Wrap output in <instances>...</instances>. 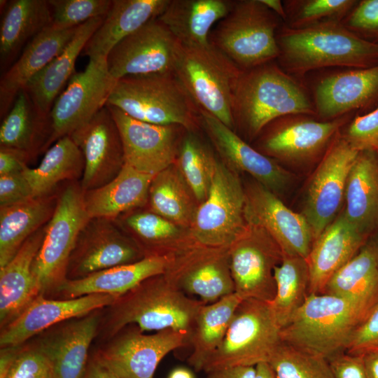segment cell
<instances>
[{
	"mask_svg": "<svg viewBox=\"0 0 378 378\" xmlns=\"http://www.w3.org/2000/svg\"><path fill=\"white\" fill-rule=\"evenodd\" d=\"M290 114L316 116L300 81L274 61L241 71L232 92L234 131L253 139L271 122Z\"/></svg>",
	"mask_w": 378,
	"mask_h": 378,
	"instance_id": "obj_1",
	"label": "cell"
},
{
	"mask_svg": "<svg viewBox=\"0 0 378 378\" xmlns=\"http://www.w3.org/2000/svg\"><path fill=\"white\" fill-rule=\"evenodd\" d=\"M279 66L302 77L327 67L369 68L378 65V44L360 38L339 21H328L301 29L284 24L276 34Z\"/></svg>",
	"mask_w": 378,
	"mask_h": 378,
	"instance_id": "obj_2",
	"label": "cell"
},
{
	"mask_svg": "<svg viewBox=\"0 0 378 378\" xmlns=\"http://www.w3.org/2000/svg\"><path fill=\"white\" fill-rule=\"evenodd\" d=\"M204 304L180 290L164 274L153 276L102 309L97 336L105 341L126 326L135 324L143 332L172 328L186 332L189 337Z\"/></svg>",
	"mask_w": 378,
	"mask_h": 378,
	"instance_id": "obj_3",
	"label": "cell"
},
{
	"mask_svg": "<svg viewBox=\"0 0 378 378\" xmlns=\"http://www.w3.org/2000/svg\"><path fill=\"white\" fill-rule=\"evenodd\" d=\"M107 105L148 123L177 125L188 131L200 127V108L174 73L122 77Z\"/></svg>",
	"mask_w": 378,
	"mask_h": 378,
	"instance_id": "obj_4",
	"label": "cell"
},
{
	"mask_svg": "<svg viewBox=\"0 0 378 378\" xmlns=\"http://www.w3.org/2000/svg\"><path fill=\"white\" fill-rule=\"evenodd\" d=\"M364 319L347 300L330 294H309L290 321L281 329L283 342L328 360L344 352Z\"/></svg>",
	"mask_w": 378,
	"mask_h": 378,
	"instance_id": "obj_5",
	"label": "cell"
},
{
	"mask_svg": "<svg viewBox=\"0 0 378 378\" xmlns=\"http://www.w3.org/2000/svg\"><path fill=\"white\" fill-rule=\"evenodd\" d=\"M279 19L260 0H237L211 30L209 42L241 70L273 62L279 53Z\"/></svg>",
	"mask_w": 378,
	"mask_h": 378,
	"instance_id": "obj_6",
	"label": "cell"
},
{
	"mask_svg": "<svg viewBox=\"0 0 378 378\" xmlns=\"http://www.w3.org/2000/svg\"><path fill=\"white\" fill-rule=\"evenodd\" d=\"M80 181L59 189L55 212L46 225L41 246L32 264L40 293L50 298L66 280L71 253L78 234L90 218L85 208Z\"/></svg>",
	"mask_w": 378,
	"mask_h": 378,
	"instance_id": "obj_7",
	"label": "cell"
},
{
	"mask_svg": "<svg viewBox=\"0 0 378 378\" xmlns=\"http://www.w3.org/2000/svg\"><path fill=\"white\" fill-rule=\"evenodd\" d=\"M241 69L211 43L183 46L174 74L200 110L234 130L232 98Z\"/></svg>",
	"mask_w": 378,
	"mask_h": 378,
	"instance_id": "obj_8",
	"label": "cell"
},
{
	"mask_svg": "<svg viewBox=\"0 0 378 378\" xmlns=\"http://www.w3.org/2000/svg\"><path fill=\"white\" fill-rule=\"evenodd\" d=\"M281 327L270 302L245 299L238 306L220 346L203 370L230 366H255L270 360L281 342Z\"/></svg>",
	"mask_w": 378,
	"mask_h": 378,
	"instance_id": "obj_9",
	"label": "cell"
},
{
	"mask_svg": "<svg viewBox=\"0 0 378 378\" xmlns=\"http://www.w3.org/2000/svg\"><path fill=\"white\" fill-rule=\"evenodd\" d=\"M246 192L237 172L217 158L206 199L190 225V238L210 248H228L245 230Z\"/></svg>",
	"mask_w": 378,
	"mask_h": 378,
	"instance_id": "obj_10",
	"label": "cell"
},
{
	"mask_svg": "<svg viewBox=\"0 0 378 378\" xmlns=\"http://www.w3.org/2000/svg\"><path fill=\"white\" fill-rule=\"evenodd\" d=\"M353 114L324 120L308 114H290L268 124L258 136V150L289 164L321 159Z\"/></svg>",
	"mask_w": 378,
	"mask_h": 378,
	"instance_id": "obj_11",
	"label": "cell"
},
{
	"mask_svg": "<svg viewBox=\"0 0 378 378\" xmlns=\"http://www.w3.org/2000/svg\"><path fill=\"white\" fill-rule=\"evenodd\" d=\"M187 345L186 332L168 328L148 335L130 324L105 340L93 355L119 378H153L167 354Z\"/></svg>",
	"mask_w": 378,
	"mask_h": 378,
	"instance_id": "obj_12",
	"label": "cell"
},
{
	"mask_svg": "<svg viewBox=\"0 0 378 378\" xmlns=\"http://www.w3.org/2000/svg\"><path fill=\"white\" fill-rule=\"evenodd\" d=\"M228 256L234 293L243 300L272 302L276 294L274 270L283 258L272 237L259 225L247 223L228 247Z\"/></svg>",
	"mask_w": 378,
	"mask_h": 378,
	"instance_id": "obj_13",
	"label": "cell"
},
{
	"mask_svg": "<svg viewBox=\"0 0 378 378\" xmlns=\"http://www.w3.org/2000/svg\"><path fill=\"white\" fill-rule=\"evenodd\" d=\"M358 152L340 131L311 176L302 214L311 227L314 240L340 214L348 175Z\"/></svg>",
	"mask_w": 378,
	"mask_h": 378,
	"instance_id": "obj_14",
	"label": "cell"
},
{
	"mask_svg": "<svg viewBox=\"0 0 378 378\" xmlns=\"http://www.w3.org/2000/svg\"><path fill=\"white\" fill-rule=\"evenodd\" d=\"M182 44L158 19L120 41L108 53L106 65L116 80L128 76L174 73Z\"/></svg>",
	"mask_w": 378,
	"mask_h": 378,
	"instance_id": "obj_15",
	"label": "cell"
},
{
	"mask_svg": "<svg viewBox=\"0 0 378 378\" xmlns=\"http://www.w3.org/2000/svg\"><path fill=\"white\" fill-rule=\"evenodd\" d=\"M115 82L106 60L89 59L84 71L74 72L51 108L50 145L70 135L105 107Z\"/></svg>",
	"mask_w": 378,
	"mask_h": 378,
	"instance_id": "obj_16",
	"label": "cell"
},
{
	"mask_svg": "<svg viewBox=\"0 0 378 378\" xmlns=\"http://www.w3.org/2000/svg\"><path fill=\"white\" fill-rule=\"evenodd\" d=\"M144 258L137 245L114 220L90 218L80 231L71 253L66 279H81Z\"/></svg>",
	"mask_w": 378,
	"mask_h": 378,
	"instance_id": "obj_17",
	"label": "cell"
},
{
	"mask_svg": "<svg viewBox=\"0 0 378 378\" xmlns=\"http://www.w3.org/2000/svg\"><path fill=\"white\" fill-rule=\"evenodd\" d=\"M110 110L120 132L125 164L155 176L174 164L187 130L177 125H155L134 119L120 109Z\"/></svg>",
	"mask_w": 378,
	"mask_h": 378,
	"instance_id": "obj_18",
	"label": "cell"
},
{
	"mask_svg": "<svg viewBox=\"0 0 378 378\" xmlns=\"http://www.w3.org/2000/svg\"><path fill=\"white\" fill-rule=\"evenodd\" d=\"M164 274L180 290L207 304L234 293L228 248L195 244L170 259Z\"/></svg>",
	"mask_w": 378,
	"mask_h": 378,
	"instance_id": "obj_19",
	"label": "cell"
},
{
	"mask_svg": "<svg viewBox=\"0 0 378 378\" xmlns=\"http://www.w3.org/2000/svg\"><path fill=\"white\" fill-rule=\"evenodd\" d=\"M312 94L316 115L321 120L368 113L378 105V65L323 74L315 82Z\"/></svg>",
	"mask_w": 378,
	"mask_h": 378,
	"instance_id": "obj_20",
	"label": "cell"
},
{
	"mask_svg": "<svg viewBox=\"0 0 378 378\" xmlns=\"http://www.w3.org/2000/svg\"><path fill=\"white\" fill-rule=\"evenodd\" d=\"M69 136L84 157L85 167L80 180L83 191L108 183L125 164L120 134L107 106Z\"/></svg>",
	"mask_w": 378,
	"mask_h": 378,
	"instance_id": "obj_21",
	"label": "cell"
},
{
	"mask_svg": "<svg viewBox=\"0 0 378 378\" xmlns=\"http://www.w3.org/2000/svg\"><path fill=\"white\" fill-rule=\"evenodd\" d=\"M245 192L247 223L263 228L283 255L307 258L314 239L304 216L290 209L274 192L259 183L250 185Z\"/></svg>",
	"mask_w": 378,
	"mask_h": 378,
	"instance_id": "obj_22",
	"label": "cell"
},
{
	"mask_svg": "<svg viewBox=\"0 0 378 378\" xmlns=\"http://www.w3.org/2000/svg\"><path fill=\"white\" fill-rule=\"evenodd\" d=\"M117 298L92 294L60 300L38 295L15 319L1 328L0 346H17L63 321L103 309Z\"/></svg>",
	"mask_w": 378,
	"mask_h": 378,
	"instance_id": "obj_23",
	"label": "cell"
},
{
	"mask_svg": "<svg viewBox=\"0 0 378 378\" xmlns=\"http://www.w3.org/2000/svg\"><path fill=\"white\" fill-rule=\"evenodd\" d=\"M200 111V127L228 167L235 172L248 173L273 192L282 191L290 184L291 174L277 161L250 146L215 116L202 110Z\"/></svg>",
	"mask_w": 378,
	"mask_h": 378,
	"instance_id": "obj_24",
	"label": "cell"
},
{
	"mask_svg": "<svg viewBox=\"0 0 378 378\" xmlns=\"http://www.w3.org/2000/svg\"><path fill=\"white\" fill-rule=\"evenodd\" d=\"M101 316L102 309L63 321L32 341L52 363L57 378L83 377Z\"/></svg>",
	"mask_w": 378,
	"mask_h": 378,
	"instance_id": "obj_25",
	"label": "cell"
},
{
	"mask_svg": "<svg viewBox=\"0 0 378 378\" xmlns=\"http://www.w3.org/2000/svg\"><path fill=\"white\" fill-rule=\"evenodd\" d=\"M346 218L342 211L314 240L306 260L309 294H322L329 279L350 261L368 241Z\"/></svg>",
	"mask_w": 378,
	"mask_h": 378,
	"instance_id": "obj_26",
	"label": "cell"
},
{
	"mask_svg": "<svg viewBox=\"0 0 378 378\" xmlns=\"http://www.w3.org/2000/svg\"><path fill=\"white\" fill-rule=\"evenodd\" d=\"M78 27L59 29L50 26L36 36L1 76L0 115L4 118L18 94L38 72L58 56L73 38Z\"/></svg>",
	"mask_w": 378,
	"mask_h": 378,
	"instance_id": "obj_27",
	"label": "cell"
},
{
	"mask_svg": "<svg viewBox=\"0 0 378 378\" xmlns=\"http://www.w3.org/2000/svg\"><path fill=\"white\" fill-rule=\"evenodd\" d=\"M170 258L146 257L130 264L119 265L93 273L85 277L66 279L50 297L66 300L92 294L118 298L145 279L165 272Z\"/></svg>",
	"mask_w": 378,
	"mask_h": 378,
	"instance_id": "obj_28",
	"label": "cell"
},
{
	"mask_svg": "<svg viewBox=\"0 0 378 378\" xmlns=\"http://www.w3.org/2000/svg\"><path fill=\"white\" fill-rule=\"evenodd\" d=\"M169 0H113L102 23L87 42L82 53L92 60H106L122 39L148 22L158 18Z\"/></svg>",
	"mask_w": 378,
	"mask_h": 378,
	"instance_id": "obj_29",
	"label": "cell"
},
{
	"mask_svg": "<svg viewBox=\"0 0 378 378\" xmlns=\"http://www.w3.org/2000/svg\"><path fill=\"white\" fill-rule=\"evenodd\" d=\"M46 225L32 234L14 257L0 267V328L41 294L32 274V264L41 246Z\"/></svg>",
	"mask_w": 378,
	"mask_h": 378,
	"instance_id": "obj_30",
	"label": "cell"
},
{
	"mask_svg": "<svg viewBox=\"0 0 378 378\" xmlns=\"http://www.w3.org/2000/svg\"><path fill=\"white\" fill-rule=\"evenodd\" d=\"M342 213L370 239L378 231V153L359 151L349 171Z\"/></svg>",
	"mask_w": 378,
	"mask_h": 378,
	"instance_id": "obj_31",
	"label": "cell"
},
{
	"mask_svg": "<svg viewBox=\"0 0 378 378\" xmlns=\"http://www.w3.org/2000/svg\"><path fill=\"white\" fill-rule=\"evenodd\" d=\"M0 25V64L5 72L27 43L52 25L49 4L46 0L6 1Z\"/></svg>",
	"mask_w": 378,
	"mask_h": 378,
	"instance_id": "obj_32",
	"label": "cell"
},
{
	"mask_svg": "<svg viewBox=\"0 0 378 378\" xmlns=\"http://www.w3.org/2000/svg\"><path fill=\"white\" fill-rule=\"evenodd\" d=\"M153 176L125 164L118 174L105 185L84 191L89 218L115 220L122 214L147 204Z\"/></svg>",
	"mask_w": 378,
	"mask_h": 378,
	"instance_id": "obj_33",
	"label": "cell"
},
{
	"mask_svg": "<svg viewBox=\"0 0 378 378\" xmlns=\"http://www.w3.org/2000/svg\"><path fill=\"white\" fill-rule=\"evenodd\" d=\"M104 18V17L92 18L78 27L73 38L65 49L33 76L25 85L24 90L43 113L50 115L55 101L74 73L78 57L82 53L92 35L101 25Z\"/></svg>",
	"mask_w": 378,
	"mask_h": 378,
	"instance_id": "obj_34",
	"label": "cell"
},
{
	"mask_svg": "<svg viewBox=\"0 0 378 378\" xmlns=\"http://www.w3.org/2000/svg\"><path fill=\"white\" fill-rule=\"evenodd\" d=\"M232 0H169L158 19L185 47L208 46L211 28L230 11Z\"/></svg>",
	"mask_w": 378,
	"mask_h": 378,
	"instance_id": "obj_35",
	"label": "cell"
},
{
	"mask_svg": "<svg viewBox=\"0 0 378 378\" xmlns=\"http://www.w3.org/2000/svg\"><path fill=\"white\" fill-rule=\"evenodd\" d=\"M59 189L13 204L0 206V267L6 265L24 241L46 225L57 202Z\"/></svg>",
	"mask_w": 378,
	"mask_h": 378,
	"instance_id": "obj_36",
	"label": "cell"
},
{
	"mask_svg": "<svg viewBox=\"0 0 378 378\" xmlns=\"http://www.w3.org/2000/svg\"><path fill=\"white\" fill-rule=\"evenodd\" d=\"M50 115L41 112L23 89L0 127V147L16 149L32 160L50 146Z\"/></svg>",
	"mask_w": 378,
	"mask_h": 378,
	"instance_id": "obj_37",
	"label": "cell"
},
{
	"mask_svg": "<svg viewBox=\"0 0 378 378\" xmlns=\"http://www.w3.org/2000/svg\"><path fill=\"white\" fill-rule=\"evenodd\" d=\"M113 220L137 245L145 258H172L195 244L182 239L177 225L150 210H132Z\"/></svg>",
	"mask_w": 378,
	"mask_h": 378,
	"instance_id": "obj_38",
	"label": "cell"
},
{
	"mask_svg": "<svg viewBox=\"0 0 378 378\" xmlns=\"http://www.w3.org/2000/svg\"><path fill=\"white\" fill-rule=\"evenodd\" d=\"M322 294L347 300L365 318L378 302V265L368 241L350 261L333 274Z\"/></svg>",
	"mask_w": 378,
	"mask_h": 378,
	"instance_id": "obj_39",
	"label": "cell"
},
{
	"mask_svg": "<svg viewBox=\"0 0 378 378\" xmlns=\"http://www.w3.org/2000/svg\"><path fill=\"white\" fill-rule=\"evenodd\" d=\"M242 300L233 293L200 308L188 337L192 351L188 362L196 371L203 370L208 359L221 344Z\"/></svg>",
	"mask_w": 378,
	"mask_h": 378,
	"instance_id": "obj_40",
	"label": "cell"
},
{
	"mask_svg": "<svg viewBox=\"0 0 378 378\" xmlns=\"http://www.w3.org/2000/svg\"><path fill=\"white\" fill-rule=\"evenodd\" d=\"M85 167L83 155L70 136L57 140L46 151L35 168L26 167L22 174L32 190L33 195L52 193L61 183L80 181Z\"/></svg>",
	"mask_w": 378,
	"mask_h": 378,
	"instance_id": "obj_41",
	"label": "cell"
},
{
	"mask_svg": "<svg viewBox=\"0 0 378 378\" xmlns=\"http://www.w3.org/2000/svg\"><path fill=\"white\" fill-rule=\"evenodd\" d=\"M147 204L151 211L184 227H190L198 207L176 162L153 177Z\"/></svg>",
	"mask_w": 378,
	"mask_h": 378,
	"instance_id": "obj_42",
	"label": "cell"
},
{
	"mask_svg": "<svg viewBox=\"0 0 378 378\" xmlns=\"http://www.w3.org/2000/svg\"><path fill=\"white\" fill-rule=\"evenodd\" d=\"M274 277L276 294L270 304L282 328L290 321L309 295L310 276L306 258L283 255L281 263L274 268Z\"/></svg>",
	"mask_w": 378,
	"mask_h": 378,
	"instance_id": "obj_43",
	"label": "cell"
},
{
	"mask_svg": "<svg viewBox=\"0 0 378 378\" xmlns=\"http://www.w3.org/2000/svg\"><path fill=\"white\" fill-rule=\"evenodd\" d=\"M195 132L187 130L176 163L199 206L208 196L218 158Z\"/></svg>",
	"mask_w": 378,
	"mask_h": 378,
	"instance_id": "obj_44",
	"label": "cell"
},
{
	"mask_svg": "<svg viewBox=\"0 0 378 378\" xmlns=\"http://www.w3.org/2000/svg\"><path fill=\"white\" fill-rule=\"evenodd\" d=\"M356 0H286L285 25L301 29L328 21L342 22Z\"/></svg>",
	"mask_w": 378,
	"mask_h": 378,
	"instance_id": "obj_45",
	"label": "cell"
},
{
	"mask_svg": "<svg viewBox=\"0 0 378 378\" xmlns=\"http://www.w3.org/2000/svg\"><path fill=\"white\" fill-rule=\"evenodd\" d=\"M268 363L277 378H333L327 359L282 341Z\"/></svg>",
	"mask_w": 378,
	"mask_h": 378,
	"instance_id": "obj_46",
	"label": "cell"
},
{
	"mask_svg": "<svg viewBox=\"0 0 378 378\" xmlns=\"http://www.w3.org/2000/svg\"><path fill=\"white\" fill-rule=\"evenodd\" d=\"M52 27L59 29L76 28L88 20L105 17L111 0H48Z\"/></svg>",
	"mask_w": 378,
	"mask_h": 378,
	"instance_id": "obj_47",
	"label": "cell"
},
{
	"mask_svg": "<svg viewBox=\"0 0 378 378\" xmlns=\"http://www.w3.org/2000/svg\"><path fill=\"white\" fill-rule=\"evenodd\" d=\"M4 378H57L52 363L33 342L21 349Z\"/></svg>",
	"mask_w": 378,
	"mask_h": 378,
	"instance_id": "obj_48",
	"label": "cell"
},
{
	"mask_svg": "<svg viewBox=\"0 0 378 378\" xmlns=\"http://www.w3.org/2000/svg\"><path fill=\"white\" fill-rule=\"evenodd\" d=\"M343 127L342 136L354 149L378 153V105L368 113L357 114Z\"/></svg>",
	"mask_w": 378,
	"mask_h": 378,
	"instance_id": "obj_49",
	"label": "cell"
},
{
	"mask_svg": "<svg viewBox=\"0 0 378 378\" xmlns=\"http://www.w3.org/2000/svg\"><path fill=\"white\" fill-rule=\"evenodd\" d=\"M360 38L378 44V0H360L342 21Z\"/></svg>",
	"mask_w": 378,
	"mask_h": 378,
	"instance_id": "obj_50",
	"label": "cell"
},
{
	"mask_svg": "<svg viewBox=\"0 0 378 378\" xmlns=\"http://www.w3.org/2000/svg\"><path fill=\"white\" fill-rule=\"evenodd\" d=\"M378 350V302L353 332L345 352L362 356Z\"/></svg>",
	"mask_w": 378,
	"mask_h": 378,
	"instance_id": "obj_51",
	"label": "cell"
},
{
	"mask_svg": "<svg viewBox=\"0 0 378 378\" xmlns=\"http://www.w3.org/2000/svg\"><path fill=\"white\" fill-rule=\"evenodd\" d=\"M34 197L22 173L0 176V206L13 204Z\"/></svg>",
	"mask_w": 378,
	"mask_h": 378,
	"instance_id": "obj_52",
	"label": "cell"
},
{
	"mask_svg": "<svg viewBox=\"0 0 378 378\" xmlns=\"http://www.w3.org/2000/svg\"><path fill=\"white\" fill-rule=\"evenodd\" d=\"M333 378H367L363 356L346 352L328 360Z\"/></svg>",
	"mask_w": 378,
	"mask_h": 378,
	"instance_id": "obj_53",
	"label": "cell"
},
{
	"mask_svg": "<svg viewBox=\"0 0 378 378\" xmlns=\"http://www.w3.org/2000/svg\"><path fill=\"white\" fill-rule=\"evenodd\" d=\"M30 160L22 151L0 147V176L22 173Z\"/></svg>",
	"mask_w": 378,
	"mask_h": 378,
	"instance_id": "obj_54",
	"label": "cell"
},
{
	"mask_svg": "<svg viewBox=\"0 0 378 378\" xmlns=\"http://www.w3.org/2000/svg\"><path fill=\"white\" fill-rule=\"evenodd\" d=\"M205 378H254L255 366H230L221 368L206 372Z\"/></svg>",
	"mask_w": 378,
	"mask_h": 378,
	"instance_id": "obj_55",
	"label": "cell"
},
{
	"mask_svg": "<svg viewBox=\"0 0 378 378\" xmlns=\"http://www.w3.org/2000/svg\"><path fill=\"white\" fill-rule=\"evenodd\" d=\"M82 378H119L102 364L93 354L90 355Z\"/></svg>",
	"mask_w": 378,
	"mask_h": 378,
	"instance_id": "obj_56",
	"label": "cell"
},
{
	"mask_svg": "<svg viewBox=\"0 0 378 378\" xmlns=\"http://www.w3.org/2000/svg\"><path fill=\"white\" fill-rule=\"evenodd\" d=\"M21 346L2 347L0 350V378H4L17 357Z\"/></svg>",
	"mask_w": 378,
	"mask_h": 378,
	"instance_id": "obj_57",
	"label": "cell"
},
{
	"mask_svg": "<svg viewBox=\"0 0 378 378\" xmlns=\"http://www.w3.org/2000/svg\"><path fill=\"white\" fill-rule=\"evenodd\" d=\"M363 356L367 378H378V350L372 351Z\"/></svg>",
	"mask_w": 378,
	"mask_h": 378,
	"instance_id": "obj_58",
	"label": "cell"
},
{
	"mask_svg": "<svg viewBox=\"0 0 378 378\" xmlns=\"http://www.w3.org/2000/svg\"><path fill=\"white\" fill-rule=\"evenodd\" d=\"M261 2L276 14L280 19L286 20V12L283 1L280 0H260Z\"/></svg>",
	"mask_w": 378,
	"mask_h": 378,
	"instance_id": "obj_59",
	"label": "cell"
},
{
	"mask_svg": "<svg viewBox=\"0 0 378 378\" xmlns=\"http://www.w3.org/2000/svg\"><path fill=\"white\" fill-rule=\"evenodd\" d=\"M254 378H277L275 372L267 362H262L255 366Z\"/></svg>",
	"mask_w": 378,
	"mask_h": 378,
	"instance_id": "obj_60",
	"label": "cell"
},
{
	"mask_svg": "<svg viewBox=\"0 0 378 378\" xmlns=\"http://www.w3.org/2000/svg\"><path fill=\"white\" fill-rule=\"evenodd\" d=\"M169 378H194L192 372L185 368H176L174 370Z\"/></svg>",
	"mask_w": 378,
	"mask_h": 378,
	"instance_id": "obj_61",
	"label": "cell"
},
{
	"mask_svg": "<svg viewBox=\"0 0 378 378\" xmlns=\"http://www.w3.org/2000/svg\"><path fill=\"white\" fill-rule=\"evenodd\" d=\"M368 243L372 248L377 263L378 265V231L370 237Z\"/></svg>",
	"mask_w": 378,
	"mask_h": 378,
	"instance_id": "obj_62",
	"label": "cell"
}]
</instances>
